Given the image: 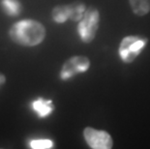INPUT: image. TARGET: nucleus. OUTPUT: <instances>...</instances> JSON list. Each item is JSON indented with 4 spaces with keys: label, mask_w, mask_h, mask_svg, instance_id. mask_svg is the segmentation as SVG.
I'll return each mask as SVG.
<instances>
[{
    "label": "nucleus",
    "mask_w": 150,
    "mask_h": 149,
    "mask_svg": "<svg viewBox=\"0 0 150 149\" xmlns=\"http://www.w3.org/2000/svg\"><path fill=\"white\" fill-rule=\"evenodd\" d=\"M46 28L35 20H22L12 25L9 36L14 43L22 47L40 45L46 38Z\"/></svg>",
    "instance_id": "f257e3e1"
},
{
    "label": "nucleus",
    "mask_w": 150,
    "mask_h": 149,
    "mask_svg": "<svg viewBox=\"0 0 150 149\" xmlns=\"http://www.w3.org/2000/svg\"><path fill=\"white\" fill-rule=\"evenodd\" d=\"M83 138L88 146L93 149H110L113 146L112 138L106 131L86 127L83 130Z\"/></svg>",
    "instance_id": "39448f33"
},
{
    "label": "nucleus",
    "mask_w": 150,
    "mask_h": 149,
    "mask_svg": "<svg viewBox=\"0 0 150 149\" xmlns=\"http://www.w3.org/2000/svg\"><path fill=\"white\" fill-rule=\"evenodd\" d=\"M89 67H90V61L86 56H73L63 64L59 73V78L63 81H68L76 75L85 73Z\"/></svg>",
    "instance_id": "20e7f679"
},
{
    "label": "nucleus",
    "mask_w": 150,
    "mask_h": 149,
    "mask_svg": "<svg viewBox=\"0 0 150 149\" xmlns=\"http://www.w3.org/2000/svg\"><path fill=\"white\" fill-rule=\"evenodd\" d=\"M1 8L9 17H18L21 12V4L18 0H1Z\"/></svg>",
    "instance_id": "6e6552de"
},
{
    "label": "nucleus",
    "mask_w": 150,
    "mask_h": 149,
    "mask_svg": "<svg viewBox=\"0 0 150 149\" xmlns=\"http://www.w3.org/2000/svg\"><path fill=\"white\" fill-rule=\"evenodd\" d=\"M71 17V7L70 5L55 6L52 11V18L54 23H64L70 20Z\"/></svg>",
    "instance_id": "0eeeda50"
},
{
    "label": "nucleus",
    "mask_w": 150,
    "mask_h": 149,
    "mask_svg": "<svg viewBox=\"0 0 150 149\" xmlns=\"http://www.w3.org/2000/svg\"><path fill=\"white\" fill-rule=\"evenodd\" d=\"M148 40L140 36H127L121 41L118 54L124 63H132L142 52Z\"/></svg>",
    "instance_id": "7ed1b4c3"
},
{
    "label": "nucleus",
    "mask_w": 150,
    "mask_h": 149,
    "mask_svg": "<svg viewBox=\"0 0 150 149\" xmlns=\"http://www.w3.org/2000/svg\"><path fill=\"white\" fill-rule=\"evenodd\" d=\"M32 149H50L54 146V142L50 138H33L28 142Z\"/></svg>",
    "instance_id": "9b49d317"
},
{
    "label": "nucleus",
    "mask_w": 150,
    "mask_h": 149,
    "mask_svg": "<svg viewBox=\"0 0 150 149\" xmlns=\"http://www.w3.org/2000/svg\"><path fill=\"white\" fill-rule=\"evenodd\" d=\"M32 112L38 116V118L44 119L49 117L54 110V105L52 100L37 98L30 104Z\"/></svg>",
    "instance_id": "423d86ee"
},
{
    "label": "nucleus",
    "mask_w": 150,
    "mask_h": 149,
    "mask_svg": "<svg viewBox=\"0 0 150 149\" xmlns=\"http://www.w3.org/2000/svg\"><path fill=\"white\" fill-rule=\"evenodd\" d=\"M99 23H100V14L97 8L90 6L86 9L83 18L79 20L78 25V33L81 40L85 44L91 43L96 36Z\"/></svg>",
    "instance_id": "f03ea898"
},
{
    "label": "nucleus",
    "mask_w": 150,
    "mask_h": 149,
    "mask_svg": "<svg viewBox=\"0 0 150 149\" xmlns=\"http://www.w3.org/2000/svg\"><path fill=\"white\" fill-rule=\"evenodd\" d=\"M6 82V77L4 74H2V73H0V88H1L3 85L5 84Z\"/></svg>",
    "instance_id": "f8f14e48"
},
{
    "label": "nucleus",
    "mask_w": 150,
    "mask_h": 149,
    "mask_svg": "<svg viewBox=\"0 0 150 149\" xmlns=\"http://www.w3.org/2000/svg\"><path fill=\"white\" fill-rule=\"evenodd\" d=\"M133 13L139 17L147 15L150 12V0H129Z\"/></svg>",
    "instance_id": "1a4fd4ad"
},
{
    "label": "nucleus",
    "mask_w": 150,
    "mask_h": 149,
    "mask_svg": "<svg viewBox=\"0 0 150 149\" xmlns=\"http://www.w3.org/2000/svg\"><path fill=\"white\" fill-rule=\"evenodd\" d=\"M70 7H71V17H70V20L73 21H79L83 18L84 13L86 11V7L83 3L75 2L73 4H70Z\"/></svg>",
    "instance_id": "9d476101"
}]
</instances>
